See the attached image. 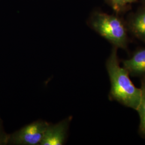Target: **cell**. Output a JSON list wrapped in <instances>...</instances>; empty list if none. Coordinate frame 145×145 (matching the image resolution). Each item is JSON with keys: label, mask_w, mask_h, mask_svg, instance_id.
<instances>
[{"label": "cell", "mask_w": 145, "mask_h": 145, "mask_svg": "<svg viewBox=\"0 0 145 145\" xmlns=\"http://www.w3.org/2000/svg\"><path fill=\"white\" fill-rule=\"evenodd\" d=\"M106 68L111 83L109 99L137 110L140 103L141 90L132 82L128 72L120 66L116 47L106 60Z\"/></svg>", "instance_id": "1"}, {"label": "cell", "mask_w": 145, "mask_h": 145, "mask_svg": "<svg viewBox=\"0 0 145 145\" xmlns=\"http://www.w3.org/2000/svg\"><path fill=\"white\" fill-rule=\"evenodd\" d=\"M89 25L114 47L126 50L129 39L127 27L117 16L103 12H93L89 21Z\"/></svg>", "instance_id": "2"}, {"label": "cell", "mask_w": 145, "mask_h": 145, "mask_svg": "<svg viewBox=\"0 0 145 145\" xmlns=\"http://www.w3.org/2000/svg\"><path fill=\"white\" fill-rule=\"evenodd\" d=\"M50 123L38 120L9 134L8 145H40Z\"/></svg>", "instance_id": "3"}, {"label": "cell", "mask_w": 145, "mask_h": 145, "mask_svg": "<svg viewBox=\"0 0 145 145\" xmlns=\"http://www.w3.org/2000/svg\"><path fill=\"white\" fill-rule=\"evenodd\" d=\"M72 117L69 116L56 124L50 123L40 145H63L67 138L68 132Z\"/></svg>", "instance_id": "4"}, {"label": "cell", "mask_w": 145, "mask_h": 145, "mask_svg": "<svg viewBox=\"0 0 145 145\" xmlns=\"http://www.w3.org/2000/svg\"><path fill=\"white\" fill-rule=\"evenodd\" d=\"M123 67L132 76H145V48L134 52L132 57L122 61Z\"/></svg>", "instance_id": "5"}, {"label": "cell", "mask_w": 145, "mask_h": 145, "mask_svg": "<svg viewBox=\"0 0 145 145\" xmlns=\"http://www.w3.org/2000/svg\"><path fill=\"white\" fill-rule=\"evenodd\" d=\"M126 27L135 37L145 42V7L130 17Z\"/></svg>", "instance_id": "6"}, {"label": "cell", "mask_w": 145, "mask_h": 145, "mask_svg": "<svg viewBox=\"0 0 145 145\" xmlns=\"http://www.w3.org/2000/svg\"><path fill=\"white\" fill-rule=\"evenodd\" d=\"M141 99L137 111L140 116V125L139 132L140 135L145 138V76L141 79Z\"/></svg>", "instance_id": "7"}, {"label": "cell", "mask_w": 145, "mask_h": 145, "mask_svg": "<svg viewBox=\"0 0 145 145\" xmlns=\"http://www.w3.org/2000/svg\"><path fill=\"white\" fill-rule=\"evenodd\" d=\"M137 0H111L110 5L117 12L124 10L127 5L135 2Z\"/></svg>", "instance_id": "8"}, {"label": "cell", "mask_w": 145, "mask_h": 145, "mask_svg": "<svg viewBox=\"0 0 145 145\" xmlns=\"http://www.w3.org/2000/svg\"><path fill=\"white\" fill-rule=\"evenodd\" d=\"M9 134L7 133L5 131L3 121L0 117V145H8Z\"/></svg>", "instance_id": "9"}, {"label": "cell", "mask_w": 145, "mask_h": 145, "mask_svg": "<svg viewBox=\"0 0 145 145\" xmlns=\"http://www.w3.org/2000/svg\"><path fill=\"white\" fill-rule=\"evenodd\" d=\"M106 1H107V2H108L109 3H110V1H111V0H106Z\"/></svg>", "instance_id": "10"}, {"label": "cell", "mask_w": 145, "mask_h": 145, "mask_svg": "<svg viewBox=\"0 0 145 145\" xmlns=\"http://www.w3.org/2000/svg\"><path fill=\"white\" fill-rule=\"evenodd\" d=\"M144 1H145V0H144Z\"/></svg>", "instance_id": "11"}]
</instances>
